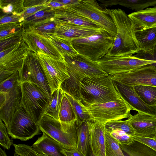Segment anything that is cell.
<instances>
[{"label": "cell", "mask_w": 156, "mask_h": 156, "mask_svg": "<svg viewBox=\"0 0 156 156\" xmlns=\"http://www.w3.org/2000/svg\"><path fill=\"white\" fill-rule=\"evenodd\" d=\"M44 6L55 9L66 6L63 4L56 1L55 0H50V2L46 4Z\"/></svg>", "instance_id": "cell-52"}, {"label": "cell", "mask_w": 156, "mask_h": 156, "mask_svg": "<svg viewBox=\"0 0 156 156\" xmlns=\"http://www.w3.org/2000/svg\"><path fill=\"white\" fill-rule=\"evenodd\" d=\"M105 156H125L120 148L119 143L105 131Z\"/></svg>", "instance_id": "cell-38"}, {"label": "cell", "mask_w": 156, "mask_h": 156, "mask_svg": "<svg viewBox=\"0 0 156 156\" xmlns=\"http://www.w3.org/2000/svg\"><path fill=\"white\" fill-rule=\"evenodd\" d=\"M50 0H25L23 5L26 9L28 8L38 5H44Z\"/></svg>", "instance_id": "cell-49"}, {"label": "cell", "mask_w": 156, "mask_h": 156, "mask_svg": "<svg viewBox=\"0 0 156 156\" xmlns=\"http://www.w3.org/2000/svg\"><path fill=\"white\" fill-rule=\"evenodd\" d=\"M47 38L63 57L67 56L73 58L78 54L73 48L71 41L60 37L56 34H49Z\"/></svg>", "instance_id": "cell-30"}, {"label": "cell", "mask_w": 156, "mask_h": 156, "mask_svg": "<svg viewBox=\"0 0 156 156\" xmlns=\"http://www.w3.org/2000/svg\"><path fill=\"white\" fill-rule=\"evenodd\" d=\"M14 156H19L18 154H17L16 153H15L14 154Z\"/></svg>", "instance_id": "cell-57"}, {"label": "cell", "mask_w": 156, "mask_h": 156, "mask_svg": "<svg viewBox=\"0 0 156 156\" xmlns=\"http://www.w3.org/2000/svg\"><path fill=\"white\" fill-rule=\"evenodd\" d=\"M99 2L101 5L105 8L119 5L135 12L142 10L149 6L156 5V0H101Z\"/></svg>", "instance_id": "cell-25"}, {"label": "cell", "mask_w": 156, "mask_h": 156, "mask_svg": "<svg viewBox=\"0 0 156 156\" xmlns=\"http://www.w3.org/2000/svg\"><path fill=\"white\" fill-rule=\"evenodd\" d=\"M77 133V149L87 156L89 146V130L88 121L76 122Z\"/></svg>", "instance_id": "cell-29"}, {"label": "cell", "mask_w": 156, "mask_h": 156, "mask_svg": "<svg viewBox=\"0 0 156 156\" xmlns=\"http://www.w3.org/2000/svg\"><path fill=\"white\" fill-rule=\"evenodd\" d=\"M27 46L22 41L0 52V69L21 73Z\"/></svg>", "instance_id": "cell-15"}, {"label": "cell", "mask_w": 156, "mask_h": 156, "mask_svg": "<svg viewBox=\"0 0 156 156\" xmlns=\"http://www.w3.org/2000/svg\"><path fill=\"white\" fill-rule=\"evenodd\" d=\"M140 50L148 51L156 45V27L135 31Z\"/></svg>", "instance_id": "cell-28"}, {"label": "cell", "mask_w": 156, "mask_h": 156, "mask_svg": "<svg viewBox=\"0 0 156 156\" xmlns=\"http://www.w3.org/2000/svg\"><path fill=\"white\" fill-rule=\"evenodd\" d=\"M89 156H94L90 149V153H89Z\"/></svg>", "instance_id": "cell-56"}, {"label": "cell", "mask_w": 156, "mask_h": 156, "mask_svg": "<svg viewBox=\"0 0 156 156\" xmlns=\"http://www.w3.org/2000/svg\"><path fill=\"white\" fill-rule=\"evenodd\" d=\"M65 94L69 101L76 115V122L87 121L92 119L86 107L81 101L76 100L70 95Z\"/></svg>", "instance_id": "cell-35"}, {"label": "cell", "mask_w": 156, "mask_h": 156, "mask_svg": "<svg viewBox=\"0 0 156 156\" xmlns=\"http://www.w3.org/2000/svg\"><path fill=\"white\" fill-rule=\"evenodd\" d=\"M21 82L19 81L6 93L0 92V119L7 128L13 115L21 105Z\"/></svg>", "instance_id": "cell-16"}, {"label": "cell", "mask_w": 156, "mask_h": 156, "mask_svg": "<svg viewBox=\"0 0 156 156\" xmlns=\"http://www.w3.org/2000/svg\"><path fill=\"white\" fill-rule=\"evenodd\" d=\"M105 129L108 133L115 130H119L131 135H135V130L128 119L124 120H119L108 122L105 124Z\"/></svg>", "instance_id": "cell-37"}, {"label": "cell", "mask_w": 156, "mask_h": 156, "mask_svg": "<svg viewBox=\"0 0 156 156\" xmlns=\"http://www.w3.org/2000/svg\"><path fill=\"white\" fill-rule=\"evenodd\" d=\"M39 128L44 133L60 144L65 149H77L76 128L70 132L65 131L59 120L44 114L39 123Z\"/></svg>", "instance_id": "cell-9"}, {"label": "cell", "mask_w": 156, "mask_h": 156, "mask_svg": "<svg viewBox=\"0 0 156 156\" xmlns=\"http://www.w3.org/2000/svg\"><path fill=\"white\" fill-rule=\"evenodd\" d=\"M16 72L0 69V83L9 77Z\"/></svg>", "instance_id": "cell-51"}, {"label": "cell", "mask_w": 156, "mask_h": 156, "mask_svg": "<svg viewBox=\"0 0 156 156\" xmlns=\"http://www.w3.org/2000/svg\"><path fill=\"white\" fill-rule=\"evenodd\" d=\"M21 105L37 124L39 125L49 103L48 98L37 85L29 82L21 83Z\"/></svg>", "instance_id": "cell-5"}, {"label": "cell", "mask_w": 156, "mask_h": 156, "mask_svg": "<svg viewBox=\"0 0 156 156\" xmlns=\"http://www.w3.org/2000/svg\"><path fill=\"white\" fill-rule=\"evenodd\" d=\"M24 0H0V7L6 14L21 15L26 10L23 5Z\"/></svg>", "instance_id": "cell-36"}, {"label": "cell", "mask_w": 156, "mask_h": 156, "mask_svg": "<svg viewBox=\"0 0 156 156\" xmlns=\"http://www.w3.org/2000/svg\"><path fill=\"white\" fill-rule=\"evenodd\" d=\"M115 88L120 96L128 104L132 110L140 114L156 117V106L146 104L135 92L133 87L113 80Z\"/></svg>", "instance_id": "cell-17"}, {"label": "cell", "mask_w": 156, "mask_h": 156, "mask_svg": "<svg viewBox=\"0 0 156 156\" xmlns=\"http://www.w3.org/2000/svg\"><path fill=\"white\" fill-rule=\"evenodd\" d=\"M67 69L70 77L61 84L60 88L65 93L81 102V83L84 78L72 70Z\"/></svg>", "instance_id": "cell-26"}, {"label": "cell", "mask_w": 156, "mask_h": 156, "mask_svg": "<svg viewBox=\"0 0 156 156\" xmlns=\"http://www.w3.org/2000/svg\"><path fill=\"white\" fill-rule=\"evenodd\" d=\"M24 31H20L0 38V51L21 42Z\"/></svg>", "instance_id": "cell-40"}, {"label": "cell", "mask_w": 156, "mask_h": 156, "mask_svg": "<svg viewBox=\"0 0 156 156\" xmlns=\"http://www.w3.org/2000/svg\"><path fill=\"white\" fill-rule=\"evenodd\" d=\"M133 87L136 93L146 104L156 106V86L137 85Z\"/></svg>", "instance_id": "cell-32"}, {"label": "cell", "mask_w": 156, "mask_h": 156, "mask_svg": "<svg viewBox=\"0 0 156 156\" xmlns=\"http://www.w3.org/2000/svg\"><path fill=\"white\" fill-rule=\"evenodd\" d=\"M133 136L134 140L145 144L156 151V138Z\"/></svg>", "instance_id": "cell-47"}, {"label": "cell", "mask_w": 156, "mask_h": 156, "mask_svg": "<svg viewBox=\"0 0 156 156\" xmlns=\"http://www.w3.org/2000/svg\"><path fill=\"white\" fill-rule=\"evenodd\" d=\"M108 133L119 144L129 145L134 140L133 136L122 130H115Z\"/></svg>", "instance_id": "cell-41"}, {"label": "cell", "mask_w": 156, "mask_h": 156, "mask_svg": "<svg viewBox=\"0 0 156 156\" xmlns=\"http://www.w3.org/2000/svg\"><path fill=\"white\" fill-rule=\"evenodd\" d=\"M108 74L112 75L126 72L156 62L141 59L133 55L114 56L105 55L96 62Z\"/></svg>", "instance_id": "cell-12"}, {"label": "cell", "mask_w": 156, "mask_h": 156, "mask_svg": "<svg viewBox=\"0 0 156 156\" xmlns=\"http://www.w3.org/2000/svg\"><path fill=\"white\" fill-rule=\"evenodd\" d=\"M133 55L141 59L156 62V45L151 49L146 51L140 50Z\"/></svg>", "instance_id": "cell-45"}, {"label": "cell", "mask_w": 156, "mask_h": 156, "mask_svg": "<svg viewBox=\"0 0 156 156\" xmlns=\"http://www.w3.org/2000/svg\"><path fill=\"white\" fill-rule=\"evenodd\" d=\"M60 24L54 18L28 28H32L38 34L47 38L48 35L49 34H56Z\"/></svg>", "instance_id": "cell-34"}, {"label": "cell", "mask_w": 156, "mask_h": 156, "mask_svg": "<svg viewBox=\"0 0 156 156\" xmlns=\"http://www.w3.org/2000/svg\"><path fill=\"white\" fill-rule=\"evenodd\" d=\"M66 8L99 25L115 37L117 30L108 9L102 8L95 0H81L78 3Z\"/></svg>", "instance_id": "cell-4"}, {"label": "cell", "mask_w": 156, "mask_h": 156, "mask_svg": "<svg viewBox=\"0 0 156 156\" xmlns=\"http://www.w3.org/2000/svg\"><path fill=\"white\" fill-rule=\"evenodd\" d=\"M81 95V102L85 106L112 101L121 98L109 75L98 79H83Z\"/></svg>", "instance_id": "cell-2"}, {"label": "cell", "mask_w": 156, "mask_h": 156, "mask_svg": "<svg viewBox=\"0 0 156 156\" xmlns=\"http://www.w3.org/2000/svg\"><path fill=\"white\" fill-rule=\"evenodd\" d=\"M54 9L55 12L54 19L60 23H67L94 28H101L98 24L68 9L66 6Z\"/></svg>", "instance_id": "cell-22"}, {"label": "cell", "mask_w": 156, "mask_h": 156, "mask_svg": "<svg viewBox=\"0 0 156 156\" xmlns=\"http://www.w3.org/2000/svg\"><path fill=\"white\" fill-rule=\"evenodd\" d=\"M12 138L28 140L40 133L39 125L32 119L21 105L15 111L7 128Z\"/></svg>", "instance_id": "cell-8"}, {"label": "cell", "mask_w": 156, "mask_h": 156, "mask_svg": "<svg viewBox=\"0 0 156 156\" xmlns=\"http://www.w3.org/2000/svg\"><path fill=\"white\" fill-rule=\"evenodd\" d=\"M135 31L156 27V6L128 15Z\"/></svg>", "instance_id": "cell-21"}, {"label": "cell", "mask_w": 156, "mask_h": 156, "mask_svg": "<svg viewBox=\"0 0 156 156\" xmlns=\"http://www.w3.org/2000/svg\"><path fill=\"white\" fill-rule=\"evenodd\" d=\"M114 38L103 29L92 35L71 42L79 54L96 62L108 53L112 46Z\"/></svg>", "instance_id": "cell-3"}, {"label": "cell", "mask_w": 156, "mask_h": 156, "mask_svg": "<svg viewBox=\"0 0 156 156\" xmlns=\"http://www.w3.org/2000/svg\"><path fill=\"white\" fill-rule=\"evenodd\" d=\"M24 20L22 18L21 15L17 14H6L0 19V24L11 23H22Z\"/></svg>", "instance_id": "cell-46"}, {"label": "cell", "mask_w": 156, "mask_h": 156, "mask_svg": "<svg viewBox=\"0 0 156 156\" xmlns=\"http://www.w3.org/2000/svg\"><path fill=\"white\" fill-rule=\"evenodd\" d=\"M64 91L60 88L52 94L51 98L46 108L44 114L59 121V114Z\"/></svg>", "instance_id": "cell-33"}, {"label": "cell", "mask_w": 156, "mask_h": 156, "mask_svg": "<svg viewBox=\"0 0 156 156\" xmlns=\"http://www.w3.org/2000/svg\"><path fill=\"white\" fill-rule=\"evenodd\" d=\"M20 23H11L0 25V38L24 30Z\"/></svg>", "instance_id": "cell-39"}, {"label": "cell", "mask_w": 156, "mask_h": 156, "mask_svg": "<svg viewBox=\"0 0 156 156\" xmlns=\"http://www.w3.org/2000/svg\"><path fill=\"white\" fill-rule=\"evenodd\" d=\"M39 62L50 87L51 94L60 88L70 76L66 64L41 53L37 54Z\"/></svg>", "instance_id": "cell-11"}, {"label": "cell", "mask_w": 156, "mask_h": 156, "mask_svg": "<svg viewBox=\"0 0 156 156\" xmlns=\"http://www.w3.org/2000/svg\"><path fill=\"white\" fill-rule=\"evenodd\" d=\"M0 156H7L5 151L1 148H0Z\"/></svg>", "instance_id": "cell-55"}, {"label": "cell", "mask_w": 156, "mask_h": 156, "mask_svg": "<svg viewBox=\"0 0 156 156\" xmlns=\"http://www.w3.org/2000/svg\"><path fill=\"white\" fill-rule=\"evenodd\" d=\"M59 118L62 128L65 131L70 132L76 128L77 117L65 93L62 100Z\"/></svg>", "instance_id": "cell-23"}, {"label": "cell", "mask_w": 156, "mask_h": 156, "mask_svg": "<svg viewBox=\"0 0 156 156\" xmlns=\"http://www.w3.org/2000/svg\"><path fill=\"white\" fill-rule=\"evenodd\" d=\"M152 64L156 67V63Z\"/></svg>", "instance_id": "cell-58"}, {"label": "cell", "mask_w": 156, "mask_h": 156, "mask_svg": "<svg viewBox=\"0 0 156 156\" xmlns=\"http://www.w3.org/2000/svg\"><path fill=\"white\" fill-rule=\"evenodd\" d=\"M19 72L16 71L9 77L0 83V92L6 93L20 81Z\"/></svg>", "instance_id": "cell-42"}, {"label": "cell", "mask_w": 156, "mask_h": 156, "mask_svg": "<svg viewBox=\"0 0 156 156\" xmlns=\"http://www.w3.org/2000/svg\"><path fill=\"white\" fill-rule=\"evenodd\" d=\"M44 5H38L27 8L22 14L21 16L24 20L27 17L32 15L37 11L46 8Z\"/></svg>", "instance_id": "cell-48"}, {"label": "cell", "mask_w": 156, "mask_h": 156, "mask_svg": "<svg viewBox=\"0 0 156 156\" xmlns=\"http://www.w3.org/2000/svg\"><path fill=\"white\" fill-rule=\"evenodd\" d=\"M9 135L5 125L0 119V144L7 150H9L13 144L12 140L10 139Z\"/></svg>", "instance_id": "cell-43"}, {"label": "cell", "mask_w": 156, "mask_h": 156, "mask_svg": "<svg viewBox=\"0 0 156 156\" xmlns=\"http://www.w3.org/2000/svg\"><path fill=\"white\" fill-rule=\"evenodd\" d=\"M32 148L34 150L37 156H49L45 154V153L39 149L36 148H33V147H32Z\"/></svg>", "instance_id": "cell-54"}, {"label": "cell", "mask_w": 156, "mask_h": 156, "mask_svg": "<svg viewBox=\"0 0 156 156\" xmlns=\"http://www.w3.org/2000/svg\"><path fill=\"white\" fill-rule=\"evenodd\" d=\"M55 15L54 9L47 7L25 19L21 24L25 30L37 24L54 18Z\"/></svg>", "instance_id": "cell-31"}, {"label": "cell", "mask_w": 156, "mask_h": 156, "mask_svg": "<svg viewBox=\"0 0 156 156\" xmlns=\"http://www.w3.org/2000/svg\"><path fill=\"white\" fill-rule=\"evenodd\" d=\"M155 138H156V137Z\"/></svg>", "instance_id": "cell-59"}, {"label": "cell", "mask_w": 156, "mask_h": 156, "mask_svg": "<svg viewBox=\"0 0 156 156\" xmlns=\"http://www.w3.org/2000/svg\"><path fill=\"white\" fill-rule=\"evenodd\" d=\"M108 10L115 24L117 33L112 46L106 55L126 56L137 53L140 51L139 44L128 15L121 9Z\"/></svg>", "instance_id": "cell-1"}, {"label": "cell", "mask_w": 156, "mask_h": 156, "mask_svg": "<svg viewBox=\"0 0 156 156\" xmlns=\"http://www.w3.org/2000/svg\"><path fill=\"white\" fill-rule=\"evenodd\" d=\"M111 76L113 80L130 86H156V67L152 64Z\"/></svg>", "instance_id": "cell-10"}, {"label": "cell", "mask_w": 156, "mask_h": 156, "mask_svg": "<svg viewBox=\"0 0 156 156\" xmlns=\"http://www.w3.org/2000/svg\"><path fill=\"white\" fill-rule=\"evenodd\" d=\"M85 106L92 119L104 124L113 120L128 119L131 115V108L121 97L115 101Z\"/></svg>", "instance_id": "cell-6"}, {"label": "cell", "mask_w": 156, "mask_h": 156, "mask_svg": "<svg viewBox=\"0 0 156 156\" xmlns=\"http://www.w3.org/2000/svg\"><path fill=\"white\" fill-rule=\"evenodd\" d=\"M128 119L135 130L134 136L156 137V117L138 112L135 115H131Z\"/></svg>", "instance_id": "cell-19"}, {"label": "cell", "mask_w": 156, "mask_h": 156, "mask_svg": "<svg viewBox=\"0 0 156 156\" xmlns=\"http://www.w3.org/2000/svg\"><path fill=\"white\" fill-rule=\"evenodd\" d=\"M32 146L49 156H65L62 152L64 149L62 146L43 133L42 136L38 138Z\"/></svg>", "instance_id": "cell-24"}, {"label": "cell", "mask_w": 156, "mask_h": 156, "mask_svg": "<svg viewBox=\"0 0 156 156\" xmlns=\"http://www.w3.org/2000/svg\"><path fill=\"white\" fill-rule=\"evenodd\" d=\"M102 30L101 28L63 23L59 25L56 35L60 37L71 41L73 40L88 37Z\"/></svg>", "instance_id": "cell-20"}, {"label": "cell", "mask_w": 156, "mask_h": 156, "mask_svg": "<svg viewBox=\"0 0 156 156\" xmlns=\"http://www.w3.org/2000/svg\"><path fill=\"white\" fill-rule=\"evenodd\" d=\"M119 144L125 156H156V151L145 144L135 140L129 145Z\"/></svg>", "instance_id": "cell-27"}, {"label": "cell", "mask_w": 156, "mask_h": 156, "mask_svg": "<svg viewBox=\"0 0 156 156\" xmlns=\"http://www.w3.org/2000/svg\"><path fill=\"white\" fill-rule=\"evenodd\" d=\"M62 152L65 156H85L77 149H63Z\"/></svg>", "instance_id": "cell-50"}, {"label": "cell", "mask_w": 156, "mask_h": 156, "mask_svg": "<svg viewBox=\"0 0 156 156\" xmlns=\"http://www.w3.org/2000/svg\"><path fill=\"white\" fill-rule=\"evenodd\" d=\"M66 6L73 5L79 3L81 0H55Z\"/></svg>", "instance_id": "cell-53"}, {"label": "cell", "mask_w": 156, "mask_h": 156, "mask_svg": "<svg viewBox=\"0 0 156 156\" xmlns=\"http://www.w3.org/2000/svg\"><path fill=\"white\" fill-rule=\"evenodd\" d=\"M67 68L83 78L98 79L108 75L96 62L78 54L71 58L64 56Z\"/></svg>", "instance_id": "cell-14"}, {"label": "cell", "mask_w": 156, "mask_h": 156, "mask_svg": "<svg viewBox=\"0 0 156 156\" xmlns=\"http://www.w3.org/2000/svg\"><path fill=\"white\" fill-rule=\"evenodd\" d=\"M15 153L20 156H37L31 146L22 144L13 145Z\"/></svg>", "instance_id": "cell-44"}, {"label": "cell", "mask_w": 156, "mask_h": 156, "mask_svg": "<svg viewBox=\"0 0 156 156\" xmlns=\"http://www.w3.org/2000/svg\"><path fill=\"white\" fill-rule=\"evenodd\" d=\"M88 122L90 149L94 156H105V124L93 119Z\"/></svg>", "instance_id": "cell-18"}, {"label": "cell", "mask_w": 156, "mask_h": 156, "mask_svg": "<svg viewBox=\"0 0 156 156\" xmlns=\"http://www.w3.org/2000/svg\"><path fill=\"white\" fill-rule=\"evenodd\" d=\"M19 79L21 83L29 82L38 86L47 95L49 102L50 101L51 91L39 62L38 55L28 48Z\"/></svg>", "instance_id": "cell-7"}, {"label": "cell", "mask_w": 156, "mask_h": 156, "mask_svg": "<svg viewBox=\"0 0 156 156\" xmlns=\"http://www.w3.org/2000/svg\"><path fill=\"white\" fill-rule=\"evenodd\" d=\"M22 41L30 50L35 53L45 54L55 60L66 64L64 58L49 40L38 34L32 28H28L24 30Z\"/></svg>", "instance_id": "cell-13"}]
</instances>
